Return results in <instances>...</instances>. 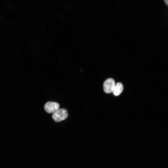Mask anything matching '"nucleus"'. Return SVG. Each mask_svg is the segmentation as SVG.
<instances>
[{"label":"nucleus","instance_id":"f257e3e1","mask_svg":"<svg viewBox=\"0 0 168 168\" xmlns=\"http://www.w3.org/2000/svg\"><path fill=\"white\" fill-rule=\"evenodd\" d=\"M68 116L67 110L64 109H59L54 112L52 117L54 120L56 122H59L66 119Z\"/></svg>","mask_w":168,"mask_h":168},{"label":"nucleus","instance_id":"f03ea898","mask_svg":"<svg viewBox=\"0 0 168 168\" xmlns=\"http://www.w3.org/2000/svg\"><path fill=\"white\" fill-rule=\"evenodd\" d=\"M115 84L114 80L112 78L107 79L104 82L103 86L105 92L110 93L112 92Z\"/></svg>","mask_w":168,"mask_h":168},{"label":"nucleus","instance_id":"7ed1b4c3","mask_svg":"<svg viewBox=\"0 0 168 168\" xmlns=\"http://www.w3.org/2000/svg\"><path fill=\"white\" fill-rule=\"evenodd\" d=\"M59 105L57 103L49 101L45 104L44 109L47 113H51L59 109Z\"/></svg>","mask_w":168,"mask_h":168},{"label":"nucleus","instance_id":"20e7f679","mask_svg":"<svg viewBox=\"0 0 168 168\" xmlns=\"http://www.w3.org/2000/svg\"><path fill=\"white\" fill-rule=\"evenodd\" d=\"M123 89L122 84L120 82H117L115 83L112 93L114 95L118 96L122 93Z\"/></svg>","mask_w":168,"mask_h":168},{"label":"nucleus","instance_id":"39448f33","mask_svg":"<svg viewBox=\"0 0 168 168\" xmlns=\"http://www.w3.org/2000/svg\"><path fill=\"white\" fill-rule=\"evenodd\" d=\"M164 1L166 4L168 6V0H164Z\"/></svg>","mask_w":168,"mask_h":168}]
</instances>
